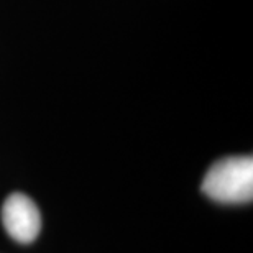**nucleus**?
Wrapping results in <instances>:
<instances>
[{"instance_id": "nucleus-2", "label": "nucleus", "mask_w": 253, "mask_h": 253, "mask_svg": "<svg viewBox=\"0 0 253 253\" xmlns=\"http://www.w3.org/2000/svg\"><path fill=\"white\" fill-rule=\"evenodd\" d=\"M2 222L7 234L20 244L33 242L42 229V217L37 204L22 192H13L5 199Z\"/></svg>"}, {"instance_id": "nucleus-1", "label": "nucleus", "mask_w": 253, "mask_h": 253, "mask_svg": "<svg viewBox=\"0 0 253 253\" xmlns=\"http://www.w3.org/2000/svg\"><path fill=\"white\" fill-rule=\"evenodd\" d=\"M202 192L222 204H245L253 197V158L229 156L209 168L202 179Z\"/></svg>"}]
</instances>
